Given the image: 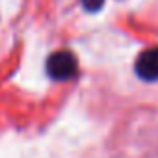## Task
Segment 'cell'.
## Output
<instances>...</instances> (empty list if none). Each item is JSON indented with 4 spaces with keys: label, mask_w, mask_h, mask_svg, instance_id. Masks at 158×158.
I'll list each match as a JSON object with an SVG mask.
<instances>
[{
    "label": "cell",
    "mask_w": 158,
    "mask_h": 158,
    "mask_svg": "<svg viewBox=\"0 0 158 158\" xmlns=\"http://www.w3.org/2000/svg\"><path fill=\"white\" fill-rule=\"evenodd\" d=\"M76 69H78L76 58L67 50H58V52L50 54L47 60V74L52 80H58V82L73 78L76 74Z\"/></svg>",
    "instance_id": "6da1fadb"
},
{
    "label": "cell",
    "mask_w": 158,
    "mask_h": 158,
    "mask_svg": "<svg viewBox=\"0 0 158 158\" xmlns=\"http://www.w3.org/2000/svg\"><path fill=\"white\" fill-rule=\"evenodd\" d=\"M136 74L141 80H158V47L139 54V58L136 60Z\"/></svg>",
    "instance_id": "7a4b0ae2"
},
{
    "label": "cell",
    "mask_w": 158,
    "mask_h": 158,
    "mask_svg": "<svg viewBox=\"0 0 158 158\" xmlns=\"http://www.w3.org/2000/svg\"><path fill=\"white\" fill-rule=\"evenodd\" d=\"M104 4V0H82V6L88 11H99Z\"/></svg>",
    "instance_id": "3957f363"
}]
</instances>
